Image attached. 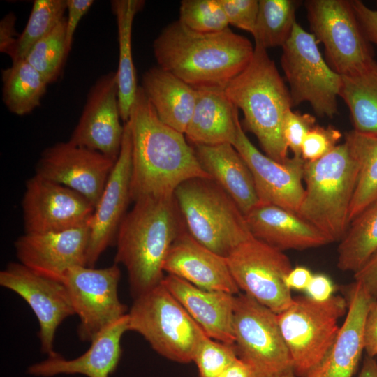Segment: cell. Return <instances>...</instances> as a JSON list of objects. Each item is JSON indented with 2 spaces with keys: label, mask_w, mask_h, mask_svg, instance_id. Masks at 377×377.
<instances>
[{
  "label": "cell",
  "mask_w": 377,
  "mask_h": 377,
  "mask_svg": "<svg viewBox=\"0 0 377 377\" xmlns=\"http://www.w3.org/2000/svg\"><path fill=\"white\" fill-rule=\"evenodd\" d=\"M128 121L132 201L173 196L177 188L188 179L212 178L201 167L185 135L161 121L140 86Z\"/></svg>",
  "instance_id": "1"
},
{
  "label": "cell",
  "mask_w": 377,
  "mask_h": 377,
  "mask_svg": "<svg viewBox=\"0 0 377 377\" xmlns=\"http://www.w3.org/2000/svg\"><path fill=\"white\" fill-rule=\"evenodd\" d=\"M153 51L159 68L191 87L225 88L249 64L254 47L229 27L200 33L177 20L154 39Z\"/></svg>",
  "instance_id": "2"
},
{
  "label": "cell",
  "mask_w": 377,
  "mask_h": 377,
  "mask_svg": "<svg viewBox=\"0 0 377 377\" xmlns=\"http://www.w3.org/2000/svg\"><path fill=\"white\" fill-rule=\"evenodd\" d=\"M186 228L175 195L134 202L119 225L114 258L127 270L134 298L161 283L169 250Z\"/></svg>",
  "instance_id": "3"
},
{
  "label": "cell",
  "mask_w": 377,
  "mask_h": 377,
  "mask_svg": "<svg viewBox=\"0 0 377 377\" xmlns=\"http://www.w3.org/2000/svg\"><path fill=\"white\" fill-rule=\"evenodd\" d=\"M224 90L242 111L246 128L256 135L265 154L284 163L288 158V148L283 123L293 103L289 89L267 50L255 44L251 60Z\"/></svg>",
  "instance_id": "4"
},
{
  "label": "cell",
  "mask_w": 377,
  "mask_h": 377,
  "mask_svg": "<svg viewBox=\"0 0 377 377\" xmlns=\"http://www.w3.org/2000/svg\"><path fill=\"white\" fill-rule=\"evenodd\" d=\"M357 175L358 164L346 141L320 158L305 161V193L297 214L330 242L341 241L348 229Z\"/></svg>",
  "instance_id": "5"
},
{
  "label": "cell",
  "mask_w": 377,
  "mask_h": 377,
  "mask_svg": "<svg viewBox=\"0 0 377 377\" xmlns=\"http://www.w3.org/2000/svg\"><path fill=\"white\" fill-rule=\"evenodd\" d=\"M187 231L200 244L226 258L252 237L233 199L212 178H193L174 193Z\"/></svg>",
  "instance_id": "6"
},
{
  "label": "cell",
  "mask_w": 377,
  "mask_h": 377,
  "mask_svg": "<svg viewBox=\"0 0 377 377\" xmlns=\"http://www.w3.org/2000/svg\"><path fill=\"white\" fill-rule=\"evenodd\" d=\"M128 330L138 332L163 357L190 363L207 335L183 306L160 283L134 298Z\"/></svg>",
  "instance_id": "7"
},
{
  "label": "cell",
  "mask_w": 377,
  "mask_h": 377,
  "mask_svg": "<svg viewBox=\"0 0 377 377\" xmlns=\"http://www.w3.org/2000/svg\"><path fill=\"white\" fill-rule=\"evenodd\" d=\"M347 310L348 300L341 295L325 302L306 295L294 297L291 305L277 314L297 377H304L323 358L339 330L338 321Z\"/></svg>",
  "instance_id": "8"
},
{
  "label": "cell",
  "mask_w": 377,
  "mask_h": 377,
  "mask_svg": "<svg viewBox=\"0 0 377 377\" xmlns=\"http://www.w3.org/2000/svg\"><path fill=\"white\" fill-rule=\"evenodd\" d=\"M314 35L296 23L282 47L281 66L289 84L293 107L309 103L319 117L337 113L341 76L323 59Z\"/></svg>",
  "instance_id": "9"
},
{
  "label": "cell",
  "mask_w": 377,
  "mask_h": 377,
  "mask_svg": "<svg viewBox=\"0 0 377 377\" xmlns=\"http://www.w3.org/2000/svg\"><path fill=\"white\" fill-rule=\"evenodd\" d=\"M233 332L237 355L253 377H274L293 369L277 314L244 293L235 297Z\"/></svg>",
  "instance_id": "10"
},
{
  "label": "cell",
  "mask_w": 377,
  "mask_h": 377,
  "mask_svg": "<svg viewBox=\"0 0 377 377\" xmlns=\"http://www.w3.org/2000/svg\"><path fill=\"white\" fill-rule=\"evenodd\" d=\"M304 5L311 34L323 45L325 60L334 72L348 75L374 59L351 1L307 0Z\"/></svg>",
  "instance_id": "11"
},
{
  "label": "cell",
  "mask_w": 377,
  "mask_h": 377,
  "mask_svg": "<svg viewBox=\"0 0 377 377\" xmlns=\"http://www.w3.org/2000/svg\"><path fill=\"white\" fill-rule=\"evenodd\" d=\"M226 259L235 283L244 293L276 314L291 305L294 297L286 277L293 267L282 251L252 236Z\"/></svg>",
  "instance_id": "12"
},
{
  "label": "cell",
  "mask_w": 377,
  "mask_h": 377,
  "mask_svg": "<svg viewBox=\"0 0 377 377\" xmlns=\"http://www.w3.org/2000/svg\"><path fill=\"white\" fill-rule=\"evenodd\" d=\"M121 271L117 264L96 269L86 265L68 269L62 282L79 316L77 334L91 341L105 327L127 314L118 296Z\"/></svg>",
  "instance_id": "13"
},
{
  "label": "cell",
  "mask_w": 377,
  "mask_h": 377,
  "mask_svg": "<svg viewBox=\"0 0 377 377\" xmlns=\"http://www.w3.org/2000/svg\"><path fill=\"white\" fill-rule=\"evenodd\" d=\"M24 233L60 232L89 223L94 207L79 193L36 175L22 201Z\"/></svg>",
  "instance_id": "14"
},
{
  "label": "cell",
  "mask_w": 377,
  "mask_h": 377,
  "mask_svg": "<svg viewBox=\"0 0 377 377\" xmlns=\"http://www.w3.org/2000/svg\"><path fill=\"white\" fill-rule=\"evenodd\" d=\"M116 161L69 140L59 142L42 151L35 175L74 190L95 207Z\"/></svg>",
  "instance_id": "15"
},
{
  "label": "cell",
  "mask_w": 377,
  "mask_h": 377,
  "mask_svg": "<svg viewBox=\"0 0 377 377\" xmlns=\"http://www.w3.org/2000/svg\"><path fill=\"white\" fill-rule=\"evenodd\" d=\"M0 285L27 302L39 323L42 353L48 357L57 355L56 331L66 318L75 314L64 283L39 275L20 263H10L0 272Z\"/></svg>",
  "instance_id": "16"
},
{
  "label": "cell",
  "mask_w": 377,
  "mask_h": 377,
  "mask_svg": "<svg viewBox=\"0 0 377 377\" xmlns=\"http://www.w3.org/2000/svg\"><path fill=\"white\" fill-rule=\"evenodd\" d=\"M121 120L117 73L110 71L91 87L68 140L117 160L124 131Z\"/></svg>",
  "instance_id": "17"
},
{
  "label": "cell",
  "mask_w": 377,
  "mask_h": 377,
  "mask_svg": "<svg viewBox=\"0 0 377 377\" xmlns=\"http://www.w3.org/2000/svg\"><path fill=\"white\" fill-rule=\"evenodd\" d=\"M232 145L251 171L260 203L274 205L297 214L305 193V161L293 156L279 163L262 154L246 135L240 121Z\"/></svg>",
  "instance_id": "18"
},
{
  "label": "cell",
  "mask_w": 377,
  "mask_h": 377,
  "mask_svg": "<svg viewBox=\"0 0 377 377\" xmlns=\"http://www.w3.org/2000/svg\"><path fill=\"white\" fill-rule=\"evenodd\" d=\"M124 124L119 155L89 221L90 235L87 253L88 267H94L101 254L116 239L119 225L131 200V135L129 122Z\"/></svg>",
  "instance_id": "19"
},
{
  "label": "cell",
  "mask_w": 377,
  "mask_h": 377,
  "mask_svg": "<svg viewBox=\"0 0 377 377\" xmlns=\"http://www.w3.org/2000/svg\"><path fill=\"white\" fill-rule=\"evenodd\" d=\"M89 223L41 234L24 233L15 242L19 263L43 276L61 281L72 267L87 266Z\"/></svg>",
  "instance_id": "20"
},
{
  "label": "cell",
  "mask_w": 377,
  "mask_h": 377,
  "mask_svg": "<svg viewBox=\"0 0 377 377\" xmlns=\"http://www.w3.org/2000/svg\"><path fill=\"white\" fill-rule=\"evenodd\" d=\"M163 269L205 290L239 293L223 258L200 244L184 229L173 242Z\"/></svg>",
  "instance_id": "21"
},
{
  "label": "cell",
  "mask_w": 377,
  "mask_h": 377,
  "mask_svg": "<svg viewBox=\"0 0 377 377\" xmlns=\"http://www.w3.org/2000/svg\"><path fill=\"white\" fill-rule=\"evenodd\" d=\"M346 318L323 358L304 377H353L364 346V324L368 309L375 301L357 283L348 290Z\"/></svg>",
  "instance_id": "22"
},
{
  "label": "cell",
  "mask_w": 377,
  "mask_h": 377,
  "mask_svg": "<svg viewBox=\"0 0 377 377\" xmlns=\"http://www.w3.org/2000/svg\"><path fill=\"white\" fill-rule=\"evenodd\" d=\"M128 330V313L102 330L82 355L66 360L59 354L31 364L29 374L52 377L60 374H82L87 377H109L117 368L121 357V340Z\"/></svg>",
  "instance_id": "23"
},
{
  "label": "cell",
  "mask_w": 377,
  "mask_h": 377,
  "mask_svg": "<svg viewBox=\"0 0 377 377\" xmlns=\"http://www.w3.org/2000/svg\"><path fill=\"white\" fill-rule=\"evenodd\" d=\"M161 283L208 337L235 345L236 295L200 288L172 274L165 275Z\"/></svg>",
  "instance_id": "24"
},
{
  "label": "cell",
  "mask_w": 377,
  "mask_h": 377,
  "mask_svg": "<svg viewBox=\"0 0 377 377\" xmlns=\"http://www.w3.org/2000/svg\"><path fill=\"white\" fill-rule=\"evenodd\" d=\"M245 218L253 237L282 251L331 243L323 233L297 213L274 205L259 203Z\"/></svg>",
  "instance_id": "25"
},
{
  "label": "cell",
  "mask_w": 377,
  "mask_h": 377,
  "mask_svg": "<svg viewBox=\"0 0 377 377\" xmlns=\"http://www.w3.org/2000/svg\"><path fill=\"white\" fill-rule=\"evenodd\" d=\"M192 147L202 169L233 199L244 216L260 203L251 171L232 144Z\"/></svg>",
  "instance_id": "26"
},
{
  "label": "cell",
  "mask_w": 377,
  "mask_h": 377,
  "mask_svg": "<svg viewBox=\"0 0 377 377\" xmlns=\"http://www.w3.org/2000/svg\"><path fill=\"white\" fill-rule=\"evenodd\" d=\"M196 101L185 136L192 145L233 143L239 122L238 109L224 88H195Z\"/></svg>",
  "instance_id": "27"
},
{
  "label": "cell",
  "mask_w": 377,
  "mask_h": 377,
  "mask_svg": "<svg viewBox=\"0 0 377 377\" xmlns=\"http://www.w3.org/2000/svg\"><path fill=\"white\" fill-rule=\"evenodd\" d=\"M140 87L161 121L185 134L195 104V88L158 66L143 73Z\"/></svg>",
  "instance_id": "28"
},
{
  "label": "cell",
  "mask_w": 377,
  "mask_h": 377,
  "mask_svg": "<svg viewBox=\"0 0 377 377\" xmlns=\"http://www.w3.org/2000/svg\"><path fill=\"white\" fill-rule=\"evenodd\" d=\"M112 11L116 17L119 63L117 73L121 120L128 121L139 86L132 54V29L135 15L145 5L142 0H112Z\"/></svg>",
  "instance_id": "29"
},
{
  "label": "cell",
  "mask_w": 377,
  "mask_h": 377,
  "mask_svg": "<svg viewBox=\"0 0 377 377\" xmlns=\"http://www.w3.org/2000/svg\"><path fill=\"white\" fill-rule=\"evenodd\" d=\"M339 96L348 108L353 130L377 136V61L341 76Z\"/></svg>",
  "instance_id": "30"
},
{
  "label": "cell",
  "mask_w": 377,
  "mask_h": 377,
  "mask_svg": "<svg viewBox=\"0 0 377 377\" xmlns=\"http://www.w3.org/2000/svg\"><path fill=\"white\" fill-rule=\"evenodd\" d=\"M2 100L13 114L24 116L41 103L48 82L25 59L12 61L1 71Z\"/></svg>",
  "instance_id": "31"
},
{
  "label": "cell",
  "mask_w": 377,
  "mask_h": 377,
  "mask_svg": "<svg viewBox=\"0 0 377 377\" xmlns=\"http://www.w3.org/2000/svg\"><path fill=\"white\" fill-rule=\"evenodd\" d=\"M345 141L358 164L357 184L349 212L350 223L377 203V136L353 130L346 133Z\"/></svg>",
  "instance_id": "32"
},
{
  "label": "cell",
  "mask_w": 377,
  "mask_h": 377,
  "mask_svg": "<svg viewBox=\"0 0 377 377\" xmlns=\"http://www.w3.org/2000/svg\"><path fill=\"white\" fill-rule=\"evenodd\" d=\"M377 251V203L350 223L337 249V267L355 272Z\"/></svg>",
  "instance_id": "33"
},
{
  "label": "cell",
  "mask_w": 377,
  "mask_h": 377,
  "mask_svg": "<svg viewBox=\"0 0 377 377\" xmlns=\"http://www.w3.org/2000/svg\"><path fill=\"white\" fill-rule=\"evenodd\" d=\"M300 1L260 0L256 27L252 35L255 44L265 49L283 47L295 25L296 10Z\"/></svg>",
  "instance_id": "34"
},
{
  "label": "cell",
  "mask_w": 377,
  "mask_h": 377,
  "mask_svg": "<svg viewBox=\"0 0 377 377\" xmlns=\"http://www.w3.org/2000/svg\"><path fill=\"white\" fill-rule=\"evenodd\" d=\"M66 10V0H35L10 57L12 61L24 59L36 43L56 27Z\"/></svg>",
  "instance_id": "35"
},
{
  "label": "cell",
  "mask_w": 377,
  "mask_h": 377,
  "mask_svg": "<svg viewBox=\"0 0 377 377\" xmlns=\"http://www.w3.org/2000/svg\"><path fill=\"white\" fill-rule=\"evenodd\" d=\"M68 54L64 17L50 34L32 47L24 59L50 84L59 77Z\"/></svg>",
  "instance_id": "36"
},
{
  "label": "cell",
  "mask_w": 377,
  "mask_h": 377,
  "mask_svg": "<svg viewBox=\"0 0 377 377\" xmlns=\"http://www.w3.org/2000/svg\"><path fill=\"white\" fill-rule=\"evenodd\" d=\"M178 20L200 33L219 32L229 26L219 0H183Z\"/></svg>",
  "instance_id": "37"
},
{
  "label": "cell",
  "mask_w": 377,
  "mask_h": 377,
  "mask_svg": "<svg viewBox=\"0 0 377 377\" xmlns=\"http://www.w3.org/2000/svg\"><path fill=\"white\" fill-rule=\"evenodd\" d=\"M237 358L235 345L206 335L199 343L193 362L197 366L199 377H215Z\"/></svg>",
  "instance_id": "38"
},
{
  "label": "cell",
  "mask_w": 377,
  "mask_h": 377,
  "mask_svg": "<svg viewBox=\"0 0 377 377\" xmlns=\"http://www.w3.org/2000/svg\"><path fill=\"white\" fill-rule=\"evenodd\" d=\"M341 137V133L332 126L325 127L315 125L303 140L302 158L305 161L320 158L337 145Z\"/></svg>",
  "instance_id": "39"
},
{
  "label": "cell",
  "mask_w": 377,
  "mask_h": 377,
  "mask_svg": "<svg viewBox=\"0 0 377 377\" xmlns=\"http://www.w3.org/2000/svg\"><path fill=\"white\" fill-rule=\"evenodd\" d=\"M316 125V118L309 113L288 110L283 119V135L293 156H301V148L306 133Z\"/></svg>",
  "instance_id": "40"
},
{
  "label": "cell",
  "mask_w": 377,
  "mask_h": 377,
  "mask_svg": "<svg viewBox=\"0 0 377 377\" xmlns=\"http://www.w3.org/2000/svg\"><path fill=\"white\" fill-rule=\"evenodd\" d=\"M229 24L254 33L258 11L257 0H219Z\"/></svg>",
  "instance_id": "41"
},
{
  "label": "cell",
  "mask_w": 377,
  "mask_h": 377,
  "mask_svg": "<svg viewBox=\"0 0 377 377\" xmlns=\"http://www.w3.org/2000/svg\"><path fill=\"white\" fill-rule=\"evenodd\" d=\"M93 0H66V45L70 52L79 22L94 3Z\"/></svg>",
  "instance_id": "42"
},
{
  "label": "cell",
  "mask_w": 377,
  "mask_h": 377,
  "mask_svg": "<svg viewBox=\"0 0 377 377\" xmlns=\"http://www.w3.org/2000/svg\"><path fill=\"white\" fill-rule=\"evenodd\" d=\"M351 4L366 38L377 45V10L367 7L360 0H353Z\"/></svg>",
  "instance_id": "43"
},
{
  "label": "cell",
  "mask_w": 377,
  "mask_h": 377,
  "mask_svg": "<svg viewBox=\"0 0 377 377\" xmlns=\"http://www.w3.org/2000/svg\"><path fill=\"white\" fill-rule=\"evenodd\" d=\"M354 279L371 298L377 300V251L354 273Z\"/></svg>",
  "instance_id": "44"
},
{
  "label": "cell",
  "mask_w": 377,
  "mask_h": 377,
  "mask_svg": "<svg viewBox=\"0 0 377 377\" xmlns=\"http://www.w3.org/2000/svg\"><path fill=\"white\" fill-rule=\"evenodd\" d=\"M364 346L367 355L373 357L377 356V300L371 304L366 315Z\"/></svg>",
  "instance_id": "45"
},
{
  "label": "cell",
  "mask_w": 377,
  "mask_h": 377,
  "mask_svg": "<svg viewBox=\"0 0 377 377\" xmlns=\"http://www.w3.org/2000/svg\"><path fill=\"white\" fill-rule=\"evenodd\" d=\"M16 20L15 15L8 13L0 21V52L10 57L20 36L15 28Z\"/></svg>",
  "instance_id": "46"
},
{
  "label": "cell",
  "mask_w": 377,
  "mask_h": 377,
  "mask_svg": "<svg viewBox=\"0 0 377 377\" xmlns=\"http://www.w3.org/2000/svg\"><path fill=\"white\" fill-rule=\"evenodd\" d=\"M307 296L317 302H325L333 296L334 286L332 280L324 274H313L306 289Z\"/></svg>",
  "instance_id": "47"
},
{
  "label": "cell",
  "mask_w": 377,
  "mask_h": 377,
  "mask_svg": "<svg viewBox=\"0 0 377 377\" xmlns=\"http://www.w3.org/2000/svg\"><path fill=\"white\" fill-rule=\"evenodd\" d=\"M313 274L303 266H297L289 272L286 277V283L290 289L306 290Z\"/></svg>",
  "instance_id": "48"
},
{
  "label": "cell",
  "mask_w": 377,
  "mask_h": 377,
  "mask_svg": "<svg viewBox=\"0 0 377 377\" xmlns=\"http://www.w3.org/2000/svg\"><path fill=\"white\" fill-rule=\"evenodd\" d=\"M215 377H253L249 368L238 357Z\"/></svg>",
  "instance_id": "49"
},
{
  "label": "cell",
  "mask_w": 377,
  "mask_h": 377,
  "mask_svg": "<svg viewBox=\"0 0 377 377\" xmlns=\"http://www.w3.org/2000/svg\"><path fill=\"white\" fill-rule=\"evenodd\" d=\"M358 377H377V360L367 355L363 360Z\"/></svg>",
  "instance_id": "50"
},
{
  "label": "cell",
  "mask_w": 377,
  "mask_h": 377,
  "mask_svg": "<svg viewBox=\"0 0 377 377\" xmlns=\"http://www.w3.org/2000/svg\"><path fill=\"white\" fill-rule=\"evenodd\" d=\"M274 377H297V376L295 374L293 369H290Z\"/></svg>",
  "instance_id": "51"
},
{
  "label": "cell",
  "mask_w": 377,
  "mask_h": 377,
  "mask_svg": "<svg viewBox=\"0 0 377 377\" xmlns=\"http://www.w3.org/2000/svg\"><path fill=\"white\" fill-rule=\"evenodd\" d=\"M377 357V356H376ZM377 360V359H376Z\"/></svg>",
  "instance_id": "52"
}]
</instances>
